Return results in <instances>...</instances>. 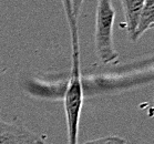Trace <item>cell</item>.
<instances>
[{
  "label": "cell",
  "mask_w": 154,
  "mask_h": 144,
  "mask_svg": "<svg viewBox=\"0 0 154 144\" xmlns=\"http://www.w3.org/2000/svg\"><path fill=\"white\" fill-rule=\"evenodd\" d=\"M153 28H154V26H153Z\"/></svg>",
  "instance_id": "obj_11"
},
{
  "label": "cell",
  "mask_w": 154,
  "mask_h": 144,
  "mask_svg": "<svg viewBox=\"0 0 154 144\" xmlns=\"http://www.w3.org/2000/svg\"><path fill=\"white\" fill-rule=\"evenodd\" d=\"M116 10L111 0H98L94 31V51L98 59L104 64L119 61V53L113 44V23Z\"/></svg>",
  "instance_id": "obj_1"
},
{
  "label": "cell",
  "mask_w": 154,
  "mask_h": 144,
  "mask_svg": "<svg viewBox=\"0 0 154 144\" xmlns=\"http://www.w3.org/2000/svg\"><path fill=\"white\" fill-rule=\"evenodd\" d=\"M61 2H62L64 14L67 17L68 25L70 28L72 52H77V51H80V48H79V32H78V18L74 16L72 0H61Z\"/></svg>",
  "instance_id": "obj_6"
},
{
  "label": "cell",
  "mask_w": 154,
  "mask_h": 144,
  "mask_svg": "<svg viewBox=\"0 0 154 144\" xmlns=\"http://www.w3.org/2000/svg\"><path fill=\"white\" fill-rule=\"evenodd\" d=\"M43 140L21 124L9 123L0 116V144H43Z\"/></svg>",
  "instance_id": "obj_3"
},
{
  "label": "cell",
  "mask_w": 154,
  "mask_h": 144,
  "mask_svg": "<svg viewBox=\"0 0 154 144\" xmlns=\"http://www.w3.org/2000/svg\"><path fill=\"white\" fill-rule=\"evenodd\" d=\"M43 144H46V143H43Z\"/></svg>",
  "instance_id": "obj_10"
},
{
  "label": "cell",
  "mask_w": 154,
  "mask_h": 144,
  "mask_svg": "<svg viewBox=\"0 0 154 144\" xmlns=\"http://www.w3.org/2000/svg\"><path fill=\"white\" fill-rule=\"evenodd\" d=\"M144 2H145V0H121L124 18H125L126 31H128L131 41H133Z\"/></svg>",
  "instance_id": "obj_4"
},
{
  "label": "cell",
  "mask_w": 154,
  "mask_h": 144,
  "mask_svg": "<svg viewBox=\"0 0 154 144\" xmlns=\"http://www.w3.org/2000/svg\"><path fill=\"white\" fill-rule=\"evenodd\" d=\"M154 26V0H145L143 9L141 11L133 41L140 39L150 28Z\"/></svg>",
  "instance_id": "obj_5"
},
{
  "label": "cell",
  "mask_w": 154,
  "mask_h": 144,
  "mask_svg": "<svg viewBox=\"0 0 154 144\" xmlns=\"http://www.w3.org/2000/svg\"><path fill=\"white\" fill-rule=\"evenodd\" d=\"M84 0H72V7H73V12L74 16L77 18H79L81 12V8H82V5H83Z\"/></svg>",
  "instance_id": "obj_8"
},
{
  "label": "cell",
  "mask_w": 154,
  "mask_h": 144,
  "mask_svg": "<svg viewBox=\"0 0 154 144\" xmlns=\"http://www.w3.org/2000/svg\"><path fill=\"white\" fill-rule=\"evenodd\" d=\"M126 141L124 139L116 135H109V136L99 137L95 140L88 141L83 144H125Z\"/></svg>",
  "instance_id": "obj_7"
},
{
  "label": "cell",
  "mask_w": 154,
  "mask_h": 144,
  "mask_svg": "<svg viewBox=\"0 0 154 144\" xmlns=\"http://www.w3.org/2000/svg\"><path fill=\"white\" fill-rule=\"evenodd\" d=\"M83 103V91L80 75V52H72V68L67 92L64 111L68 127V144H78L79 123Z\"/></svg>",
  "instance_id": "obj_2"
},
{
  "label": "cell",
  "mask_w": 154,
  "mask_h": 144,
  "mask_svg": "<svg viewBox=\"0 0 154 144\" xmlns=\"http://www.w3.org/2000/svg\"><path fill=\"white\" fill-rule=\"evenodd\" d=\"M8 70V67L7 64L5 63L4 61H2V59L0 58V77L2 75V74H5V72Z\"/></svg>",
  "instance_id": "obj_9"
}]
</instances>
